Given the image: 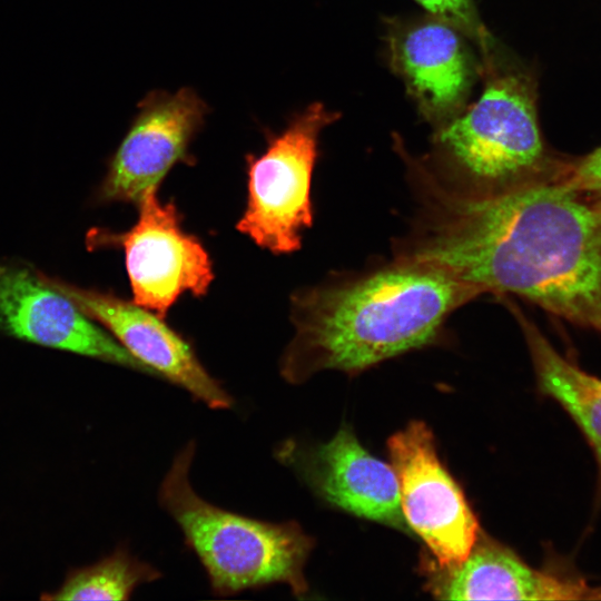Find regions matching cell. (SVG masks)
<instances>
[{"label":"cell","mask_w":601,"mask_h":601,"mask_svg":"<svg viewBox=\"0 0 601 601\" xmlns=\"http://www.w3.org/2000/svg\"><path fill=\"white\" fill-rule=\"evenodd\" d=\"M395 149L418 210L394 257L601 334V209L560 176V166L502 191L471 194L437 179L403 144Z\"/></svg>","instance_id":"6da1fadb"},{"label":"cell","mask_w":601,"mask_h":601,"mask_svg":"<svg viewBox=\"0 0 601 601\" xmlns=\"http://www.w3.org/2000/svg\"><path fill=\"white\" fill-rule=\"evenodd\" d=\"M481 295L439 268L397 257L331 275L290 297L294 336L280 375L296 385L326 370L356 375L435 343L450 315Z\"/></svg>","instance_id":"7a4b0ae2"},{"label":"cell","mask_w":601,"mask_h":601,"mask_svg":"<svg viewBox=\"0 0 601 601\" xmlns=\"http://www.w3.org/2000/svg\"><path fill=\"white\" fill-rule=\"evenodd\" d=\"M481 82L479 98L433 130L422 162L444 184L471 194L497 193L553 174L561 161L541 132L533 70L501 48L482 60Z\"/></svg>","instance_id":"3957f363"},{"label":"cell","mask_w":601,"mask_h":601,"mask_svg":"<svg viewBox=\"0 0 601 601\" xmlns=\"http://www.w3.org/2000/svg\"><path fill=\"white\" fill-rule=\"evenodd\" d=\"M195 453L194 441L178 452L158 499L201 563L213 593L228 597L286 584L295 597L304 598L308 593L305 565L314 539L295 521H263L204 500L189 479Z\"/></svg>","instance_id":"277c9868"},{"label":"cell","mask_w":601,"mask_h":601,"mask_svg":"<svg viewBox=\"0 0 601 601\" xmlns=\"http://www.w3.org/2000/svg\"><path fill=\"white\" fill-rule=\"evenodd\" d=\"M339 116L313 102L294 112L280 131L264 129V151L246 155L247 200L236 228L259 247L273 254L300 248L314 219L311 193L321 134Z\"/></svg>","instance_id":"5b68a950"},{"label":"cell","mask_w":601,"mask_h":601,"mask_svg":"<svg viewBox=\"0 0 601 601\" xmlns=\"http://www.w3.org/2000/svg\"><path fill=\"white\" fill-rule=\"evenodd\" d=\"M386 62L433 130L456 118L481 81L475 43L455 24L430 12L383 18Z\"/></svg>","instance_id":"8992f818"},{"label":"cell","mask_w":601,"mask_h":601,"mask_svg":"<svg viewBox=\"0 0 601 601\" xmlns=\"http://www.w3.org/2000/svg\"><path fill=\"white\" fill-rule=\"evenodd\" d=\"M157 190L141 197L130 229H93L88 246L122 248L132 300L164 317L183 294L205 296L215 276L201 242L183 228L175 204L162 201Z\"/></svg>","instance_id":"52a82bcc"},{"label":"cell","mask_w":601,"mask_h":601,"mask_svg":"<svg viewBox=\"0 0 601 601\" xmlns=\"http://www.w3.org/2000/svg\"><path fill=\"white\" fill-rule=\"evenodd\" d=\"M405 520L443 568L460 564L481 530L469 503L442 464L428 426L411 422L387 441Z\"/></svg>","instance_id":"ba28073f"},{"label":"cell","mask_w":601,"mask_h":601,"mask_svg":"<svg viewBox=\"0 0 601 601\" xmlns=\"http://www.w3.org/2000/svg\"><path fill=\"white\" fill-rule=\"evenodd\" d=\"M210 109L191 87L149 91L109 159L98 188L100 203L138 204L178 164L194 165L189 151Z\"/></svg>","instance_id":"9c48e42d"},{"label":"cell","mask_w":601,"mask_h":601,"mask_svg":"<svg viewBox=\"0 0 601 601\" xmlns=\"http://www.w3.org/2000/svg\"><path fill=\"white\" fill-rule=\"evenodd\" d=\"M275 456L290 467L319 499L356 516L408 533L396 474L372 455L353 430L343 424L327 442L280 443Z\"/></svg>","instance_id":"30bf717a"},{"label":"cell","mask_w":601,"mask_h":601,"mask_svg":"<svg viewBox=\"0 0 601 601\" xmlns=\"http://www.w3.org/2000/svg\"><path fill=\"white\" fill-rule=\"evenodd\" d=\"M42 276L102 325L156 377L181 387L209 408L233 406V397L201 364L191 344L161 316L112 293L83 288L45 273Z\"/></svg>","instance_id":"8fae6325"},{"label":"cell","mask_w":601,"mask_h":601,"mask_svg":"<svg viewBox=\"0 0 601 601\" xmlns=\"http://www.w3.org/2000/svg\"><path fill=\"white\" fill-rule=\"evenodd\" d=\"M0 329L18 339L122 366L152 377L108 331L26 264L0 263Z\"/></svg>","instance_id":"7c38bea8"},{"label":"cell","mask_w":601,"mask_h":601,"mask_svg":"<svg viewBox=\"0 0 601 601\" xmlns=\"http://www.w3.org/2000/svg\"><path fill=\"white\" fill-rule=\"evenodd\" d=\"M421 568L437 599L601 600V584H592L571 560L552 555L535 569L482 532L460 564L443 568L428 556Z\"/></svg>","instance_id":"4fadbf2b"},{"label":"cell","mask_w":601,"mask_h":601,"mask_svg":"<svg viewBox=\"0 0 601 601\" xmlns=\"http://www.w3.org/2000/svg\"><path fill=\"white\" fill-rule=\"evenodd\" d=\"M520 324L532 361L538 392L556 402L577 425L597 465L593 515L601 508V377L561 355L520 308L502 297Z\"/></svg>","instance_id":"5bb4252c"},{"label":"cell","mask_w":601,"mask_h":601,"mask_svg":"<svg viewBox=\"0 0 601 601\" xmlns=\"http://www.w3.org/2000/svg\"><path fill=\"white\" fill-rule=\"evenodd\" d=\"M160 577L154 565L118 548L100 561L72 571L59 589L42 599L127 600L139 585Z\"/></svg>","instance_id":"9a60e30c"},{"label":"cell","mask_w":601,"mask_h":601,"mask_svg":"<svg viewBox=\"0 0 601 601\" xmlns=\"http://www.w3.org/2000/svg\"><path fill=\"white\" fill-rule=\"evenodd\" d=\"M426 12L439 16L460 28L477 47L481 59L501 48L483 22L474 0H415Z\"/></svg>","instance_id":"2e32d148"},{"label":"cell","mask_w":601,"mask_h":601,"mask_svg":"<svg viewBox=\"0 0 601 601\" xmlns=\"http://www.w3.org/2000/svg\"><path fill=\"white\" fill-rule=\"evenodd\" d=\"M560 176L601 209V146L569 162H561Z\"/></svg>","instance_id":"e0dca14e"}]
</instances>
